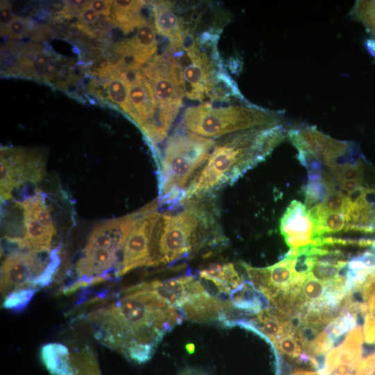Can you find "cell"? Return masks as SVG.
I'll return each instance as SVG.
<instances>
[{
  "mask_svg": "<svg viewBox=\"0 0 375 375\" xmlns=\"http://www.w3.org/2000/svg\"><path fill=\"white\" fill-rule=\"evenodd\" d=\"M183 319L175 307L147 291H122L114 303L86 320L102 344L139 364L149 360L163 337Z\"/></svg>",
  "mask_w": 375,
  "mask_h": 375,
  "instance_id": "cell-1",
  "label": "cell"
},
{
  "mask_svg": "<svg viewBox=\"0 0 375 375\" xmlns=\"http://www.w3.org/2000/svg\"><path fill=\"white\" fill-rule=\"evenodd\" d=\"M284 138L281 123L237 132L216 142L208 160L187 188L182 205L233 185L265 160Z\"/></svg>",
  "mask_w": 375,
  "mask_h": 375,
  "instance_id": "cell-2",
  "label": "cell"
},
{
  "mask_svg": "<svg viewBox=\"0 0 375 375\" xmlns=\"http://www.w3.org/2000/svg\"><path fill=\"white\" fill-rule=\"evenodd\" d=\"M176 213H160L153 228L147 266L176 261L226 244L215 214L203 198L185 202Z\"/></svg>",
  "mask_w": 375,
  "mask_h": 375,
  "instance_id": "cell-3",
  "label": "cell"
},
{
  "mask_svg": "<svg viewBox=\"0 0 375 375\" xmlns=\"http://www.w3.org/2000/svg\"><path fill=\"white\" fill-rule=\"evenodd\" d=\"M216 145L213 139L181 127L167 139L158 156L159 203L169 208L181 206L185 192Z\"/></svg>",
  "mask_w": 375,
  "mask_h": 375,
  "instance_id": "cell-4",
  "label": "cell"
},
{
  "mask_svg": "<svg viewBox=\"0 0 375 375\" xmlns=\"http://www.w3.org/2000/svg\"><path fill=\"white\" fill-rule=\"evenodd\" d=\"M278 112L249 103L213 106L204 103L185 109L179 127L201 137L215 138L281 124Z\"/></svg>",
  "mask_w": 375,
  "mask_h": 375,
  "instance_id": "cell-5",
  "label": "cell"
},
{
  "mask_svg": "<svg viewBox=\"0 0 375 375\" xmlns=\"http://www.w3.org/2000/svg\"><path fill=\"white\" fill-rule=\"evenodd\" d=\"M167 48L180 68L185 94L188 98L202 101L206 97L216 99L230 94L243 98L231 78L220 70L219 62H216L217 53H207L203 44L195 40L188 31L185 33L181 49Z\"/></svg>",
  "mask_w": 375,
  "mask_h": 375,
  "instance_id": "cell-6",
  "label": "cell"
},
{
  "mask_svg": "<svg viewBox=\"0 0 375 375\" xmlns=\"http://www.w3.org/2000/svg\"><path fill=\"white\" fill-rule=\"evenodd\" d=\"M143 74L151 83L158 106L157 128L163 141L181 108L185 94L180 68L167 48L144 67Z\"/></svg>",
  "mask_w": 375,
  "mask_h": 375,
  "instance_id": "cell-7",
  "label": "cell"
},
{
  "mask_svg": "<svg viewBox=\"0 0 375 375\" xmlns=\"http://www.w3.org/2000/svg\"><path fill=\"white\" fill-rule=\"evenodd\" d=\"M45 174L42 153L26 148H1L0 161L1 199L12 197L15 190L27 183L37 184Z\"/></svg>",
  "mask_w": 375,
  "mask_h": 375,
  "instance_id": "cell-8",
  "label": "cell"
},
{
  "mask_svg": "<svg viewBox=\"0 0 375 375\" xmlns=\"http://www.w3.org/2000/svg\"><path fill=\"white\" fill-rule=\"evenodd\" d=\"M128 88L131 117L154 147L160 144L157 128L158 106L152 86L139 70L119 69Z\"/></svg>",
  "mask_w": 375,
  "mask_h": 375,
  "instance_id": "cell-9",
  "label": "cell"
},
{
  "mask_svg": "<svg viewBox=\"0 0 375 375\" xmlns=\"http://www.w3.org/2000/svg\"><path fill=\"white\" fill-rule=\"evenodd\" d=\"M42 253H44L20 249L8 254L1 267V292L3 295L34 287L35 281L44 272L51 260V253L46 260L42 258Z\"/></svg>",
  "mask_w": 375,
  "mask_h": 375,
  "instance_id": "cell-10",
  "label": "cell"
},
{
  "mask_svg": "<svg viewBox=\"0 0 375 375\" xmlns=\"http://www.w3.org/2000/svg\"><path fill=\"white\" fill-rule=\"evenodd\" d=\"M160 215L156 209L141 216L131 229L123 249L122 262L116 277L142 266L149 260L150 241L153 228Z\"/></svg>",
  "mask_w": 375,
  "mask_h": 375,
  "instance_id": "cell-11",
  "label": "cell"
},
{
  "mask_svg": "<svg viewBox=\"0 0 375 375\" xmlns=\"http://www.w3.org/2000/svg\"><path fill=\"white\" fill-rule=\"evenodd\" d=\"M206 288L200 279L192 274H185L167 280L142 282L123 291H147L155 294L180 310Z\"/></svg>",
  "mask_w": 375,
  "mask_h": 375,
  "instance_id": "cell-12",
  "label": "cell"
},
{
  "mask_svg": "<svg viewBox=\"0 0 375 375\" xmlns=\"http://www.w3.org/2000/svg\"><path fill=\"white\" fill-rule=\"evenodd\" d=\"M280 231L290 249L312 245L314 224L304 204L294 200L285 211Z\"/></svg>",
  "mask_w": 375,
  "mask_h": 375,
  "instance_id": "cell-13",
  "label": "cell"
},
{
  "mask_svg": "<svg viewBox=\"0 0 375 375\" xmlns=\"http://www.w3.org/2000/svg\"><path fill=\"white\" fill-rule=\"evenodd\" d=\"M150 4L157 33L169 40L171 49H181L185 40V26L176 15L173 3L158 1H151Z\"/></svg>",
  "mask_w": 375,
  "mask_h": 375,
  "instance_id": "cell-14",
  "label": "cell"
},
{
  "mask_svg": "<svg viewBox=\"0 0 375 375\" xmlns=\"http://www.w3.org/2000/svg\"><path fill=\"white\" fill-rule=\"evenodd\" d=\"M199 278L205 287L210 285L217 295H229L244 281L233 263H213L199 273Z\"/></svg>",
  "mask_w": 375,
  "mask_h": 375,
  "instance_id": "cell-15",
  "label": "cell"
},
{
  "mask_svg": "<svg viewBox=\"0 0 375 375\" xmlns=\"http://www.w3.org/2000/svg\"><path fill=\"white\" fill-rule=\"evenodd\" d=\"M40 356L44 366L51 375H75L68 348L61 343L43 345Z\"/></svg>",
  "mask_w": 375,
  "mask_h": 375,
  "instance_id": "cell-16",
  "label": "cell"
},
{
  "mask_svg": "<svg viewBox=\"0 0 375 375\" xmlns=\"http://www.w3.org/2000/svg\"><path fill=\"white\" fill-rule=\"evenodd\" d=\"M145 4L144 1H113V19L125 34L148 21L142 15Z\"/></svg>",
  "mask_w": 375,
  "mask_h": 375,
  "instance_id": "cell-17",
  "label": "cell"
},
{
  "mask_svg": "<svg viewBox=\"0 0 375 375\" xmlns=\"http://www.w3.org/2000/svg\"><path fill=\"white\" fill-rule=\"evenodd\" d=\"M233 306L239 311L254 314L268 307L265 297L256 288L251 281L243 282L229 294Z\"/></svg>",
  "mask_w": 375,
  "mask_h": 375,
  "instance_id": "cell-18",
  "label": "cell"
},
{
  "mask_svg": "<svg viewBox=\"0 0 375 375\" xmlns=\"http://www.w3.org/2000/svg\"><path fill=\"white\" fill-rule=\"evenodd\" d=\"M292 259V258L284 257L278 263L267 267L269 274L268 282L259 291L264 288H276L288 292L295 286H301L296 281Z\"/></svg>",
  "mask_w": 375,
  "mask_h": 375,
  "instance_id": "cell-19",
  "label": "cell"
},
{
  "mask_svg": "<svg viewBox=\"0 0 375 375\" xmlns=\"http://www.w3.org/2000/svg\"><path fill=\"white\" fill-rule=\"evenodd\" d=\"M350 15L365 27L370 36L366 41V47L375 58V1H357Z\"/></svg>",
  "mask_w": 375,
  "mask_h": 375,
  "instance_id": "cell-20",
  "label": "cell"
},
{
  "mask_svg": "<svg viewBox=\"0 0 375 375\" xmlns=\"http://www.w3.org/2000/svg\"><path fill=\"white\" fill-rule=\"evenodd\" d=\"M108 98L117 105L124 112L131 116V108L128 97V88L117 69L110 75L106 83Z\"/></svg>",
  "mask_w": 375,
  "mask_h": 375,
  "instance_id": "cell-21",
  "label": "cell"
},
{
  "mask_svg": "<svg viewBox=\"0 0 375 375\" xmlns=\"http://www.w3.org/2000/svg\"><path fill=\"white\" fill-rule=\"evenodd\" d=\"M330 192L322 179V174L308 173V182L304 188L306 210L322 203Z\"/></svg>",
  "mask_w": 375,
  "mask_h": 375,
  "instance_id": "cell-22",
  "label": "cell"
},
{
  "mask_svg": "<svg viewBox=\"0 0 375 375\" xmlns=\"http://www.w3.org/2000/svg\"><path fill=\"white\" fill-rule=\"evenodd\" d=\"M75 375H101L97 356L90 347L86 345L71 354Z\"/></svg>",
  "mask_w": 375,
  "mask_h": 375,
  "instance_id": "cell-23",
  "label": "cell"
},
{
  "mask_svg": "<svg viewBox=\"0 0 375 375\" xmlns=\"http://www.w3.org/2000/svg\"><path fill=\"white\" fill-rule=\"evenodd\" d=\"M35 291L32 288L15 290L6 296L3 306L8 310L19 312L27 307Z\"/></svg>",
  "mask_w": 375,
  "mask_h": 375,
  "instance_id": "cell-24",
  "label": "cell"
},
{
  "mask_svg": "<svg viewBox=\"0 0 375 375\" xmlns=\"http://www.w3.org/2000/svg\"><path fill=\"white\" fill-rule=\"evenodd\" d=\"M327 283L314 277L310 272L302 285V292L307 302H315L323 297Z\"/></svg>",
  "mask_w": 375,
  "mask_h": 375,
  "instance_id": "cell-25",
  "label": "cell"
},
{
  "mask_svg": "<svg viewBox=\"0 0 375 375\" xmlns=\"http://www.w3.org/2000/svg\"><path fill=\"white\" fill-rule=\"evenodd\" d=\"M31 31V22L21 17L15 16L10 24L2 31L10 40H19L25 38Z\"/></svg>",
  "mask_w": 375,
  "mask_h": 375,
  "instance_id": "cell-26",
  "label": "cell"
},
{
  "mask_svg": "<svg viewBox=\"0 0 375 375\" xmlns=\"http://www.w3.org/2000/svg\"><path fill=\"white\" fill-rule=\"evenodd\" d=\"M342 267L338 265L314 261L310 273L316 278L327 283L338 275Z\"/></svg>",
  "mask_w": 375,
  "mask_h": 375,
  "instance_id": "cell-27",
  "label": "cell"
},
{
  "mask_svg": "<svg viewBox=\"0 0 375 375\" xmlns=\"http://www.w3.org/2000/svg\"><path fill=\"white\" fill-rule=\"evenodd\" d=\"M347 203V198L342 196L339 191L330 192L320 206L326 212H343Z\"/></svg>",
  "mask_w": 375,
  "mask_h": 375,
  "instance_id": "cell-28",
  "label": "cell"
},
{
  "mask_svg": "<svg viewBox=\"0 0 375 375\" xmlns=\"http://www.w3.org/2000/svg\"><path fill=\"white\" fill-rule=\"evenodd\" d=\"M59 264L60 259L58 255L57 250H51L50 262L44 272L35 281L34 283V287L44 288L48 286L52 282L53 278L57 272Z\"/></svg>",
  "mask_w": 375,
  "mask_h": 375,
  "instance_id": "cell-29",
  "label": "cell"
},
{
  "mask_svg": "<svg viewBox=\"0 0 375 375\" xmlns=\"http://www.w3.org/2000/svg\"><path fill=\"white\" fill-rule=\"evenodd\" d=\"M276 347L283 354L289 356L292 358H299L301 353L299 344L292 334L285 335L276 344Z\"/></svg>",
  "mask_w": 375,
  "mask_h": 375,
  "instance_id": "cell-30",
  "label": "cell"
},
{
  "mask_svg": "<svg viewBox=\"0 0 375 375\" xmlns=\"http://www.w3.org/2000/svg\"><path fill=\"white\" fill-rule=\"evenodd\" d=\"M100 17V15L90 7V5L85 7L79 14V22L78 26L79 28H83L86 25L94 24L97 22Z\"/></svg>",
  "mask_w": 375,
  "mask_h": 375,
  "instance_id": "cell-31",
  "label": "cell"
},
{
  "mask_svg": "<svg viewBox=\"0 0 375 375\" xmlns=\"http://www.w3.org/2000/svg\"><path fill=\"white\" fill-rule=\"evenodd\" d=\"M355 375H375V352L361 358Z\"/></svg>",
  "mask_w": 375,
  "mask_h": 375,
  "instance_id": "cell-32",
  "label": "cell"
},
{
  "mask_svg": "<svg viewBox=\"0 0 375 375\" xmlns=\"http://www.w3.org/2000/svg\"><path fill=\"white\" fill-rule=\"evenodd\" d=\"M10 3L7 1H1L0 5V26L3 31L14 18Z\"/></svg>",
  "mask_w": 375,
  "mask_h": 375,
  "instance_id": "cell-33",
  "label": "cell"
},
{
  "mask_svg": "<svg viewBox=\"0 0 375 375\" xmlns=\"http://www.w3.org/2000/svg\"><path fill=\"white\" fill-rule=\"evenodd\" d=\"M113 1L93 0L90 1V7L99 15L108 16L111 13Z\"/></svg>",
  "mask_w": 375,
  "mask_h": 375,
  "instance_id": "cell-34",
  "label": "cell"
},
{
  "mask_svg": "<svg viewBox=\"0 0 375 375\" xmlns=\"http://www.w3.org/2000/svg\"><path fill=\"white\" fill-rule=\"evenodd\" d=\"M338 185L340 188L348 191L349 192H351L362 185L357 181L344 180L340 182Z\"/></svg>",
  "mask_w": 375,
  "mask_h": 375,
  "instance_id": "cell-35",
  "label": "cell"
},
{
  "mask_svg": "<svg viewBox=\"0 0 375 375\" xmlns=\"http://www.w3.org/2000/svg\"><path fill=\"white\" fill-rule=\"evenodd\" d=\"M179 375H207L204 372H200L195 369L186 368L182 371Z\"/></svg>",
  "mask_w": 375,
  "mask_h": 375,
  "instance_id": "cell-36",
  "label": "cell"
}]
</instances>
